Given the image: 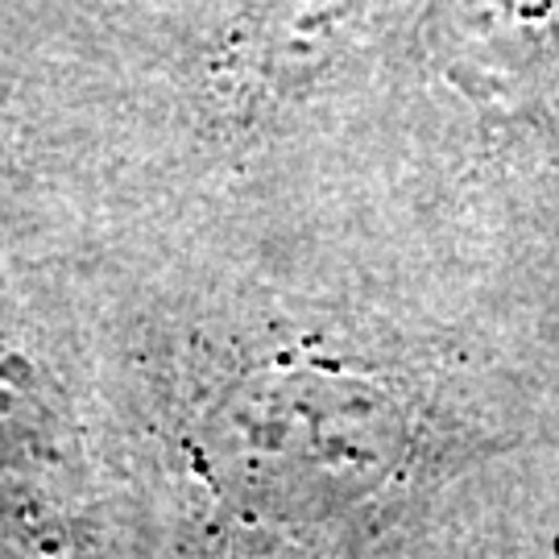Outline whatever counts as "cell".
<instances>
[{
	"label": "cell",
	"mask_w": 559,
	"mask_h": 559,
	"mask_svg": "<svg viewBox=\"0 0 559 559\" xmlns=\"http://www.w3.org/2000/svg\"><path fill=\"white\" fill-rule=\"evenodd\" d=\"M399 419L378 385L344 373H270L216 423V464L237 498L278 519H336L378 493Z\"/></svg>",
	"instance_id": "cell-1"
},
{
	"label": "cell",
	"mask_w": 559,
	"mask_h": 559,
	"mask_svg": "<svg viewBox=\"0 0 559 559\" xmlns=\"http://www.w3.org/2000/svg\"><path fill=\"white\" fill-rule=\"evenodd\" d=\"M373 0H261L253 55L278 87H302L353 46Z\"/></svg>",
	"instance_id": "cell-2"
}]
</instances>
